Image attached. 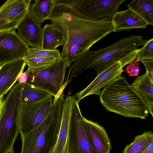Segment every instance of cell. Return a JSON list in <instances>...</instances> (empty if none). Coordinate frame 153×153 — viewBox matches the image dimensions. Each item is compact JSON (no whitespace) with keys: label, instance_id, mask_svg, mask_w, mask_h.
Listing matches in <instances>:
<instances>
[{"label":"cell","instance_id":"1","mask_svg":"<svg viewBox=\"0 0 153 153\" xmlns=\"http://www.w3.org/2000/svg\"><path fill=\"white\" fill-rule=\"evenodd\" d=\"M48 19L65 35L60 57L67 58L70 65L114 29L111 17L96 21L89 20L75 9L63 6L54 7Z\"/></svg>","mask_w":153,"mask_h":153},{"label":"cell","instance_id":"2","mask_svg":"<svg viewBox=\"0 0 153 153\" xmlns=\"http://www.w3.org/2000/svg\"><path fill=\"white\" fill-rule=\"evenodd\" d=\"M147 40L142 35L133 34L122 37L111 45L99 50L87 51L79 56L70 67L69 74L71 78L80 74L90 68L99 74L118 61L123 67L133 63L136 59L140 48Z\"/></svg>","mask_w":153,"mask_h":153},{"label":"cell","instance_id":"3","mask_svg":"<svg viewBox=\"0 0 153 153\" xmlns=\"http://www.w3.org/2000/svg\"><path fill=\"white\" fill-rule=\"evenodd\" d=\"M100 99L106 110L125 117L145 119L149 114L146 102L124 76L117 78L104 87Z\"/></svg>","mask_w":153,"mask_h":153},{"label":"cell","instance_id":"4","mask_svg":"<svg viewBox=\"0 0 153 153\" xmlns=\"http://www.w3.org/2000/svg\"><path fill=\"white\" fill-rule=\"evenodd\" d=\"M64 99L62 95L58 96L43 122L27 135L21 137V153H51L60 131Z\"/></svg>","mask_w":153,"mask_h":153},{"label":"cell","instance_id":"5","mask_svg":"<svg viewBox=\"0 0 153 153\" xmlns=\"http://www.w3.org/2000/svg\"><path fill=\"white\" fill-rule=\"evenodd\" d=\"M22 88L17 83L10 90L2 104L0 116V148L13 147L19 133V116Z\"/></svg>","mask_w":153,"mask_h":153},{"label":"cell","instance_id":"6","mask_svg":"<svg viewBox=\"0 0 153 153\" xmlns=\"http://www.w3.org/2000/svg\"><path fill=\"white\" fill-rule=\"evenodd\" d=\"M67 58L60 57L52 65L37 68H28L26 71L27 84L56 97L63 85L68 68Z\"/></svg>","mask_w":153,"mask_h":153},{"label":"cell","instance_id":"7","mask_svg":"<svg viewBox=\"0 0 153 153\" xmlns=\"http://www.w3.org/2000/svg\"><path fill=\"white\" fill-rule=\"evenodd\" d=\"M78 102L74 98L71 110L66 153H97L87 137Z\"/></svg>","mask_w":153,"mask_h":153},{"label":"cell","instance_id":"8","mask_svg":"<svg viewBox=\"0 0 153 153\" xmlns=\"http://www.w3.org/2000/svg\"><path fill=\"white\" fill-rule=\"evenodd\" d=\"M53 102L52 97L33 104L22 103L19 116L21 137L27 135L43 122L51 111Z\"/></svg>","mask_w":153,"mask_h":153},{"label":"cell","instance_id":"9","mask_svg":"<svg viewBox=\"0 0 153 153\" xmlns=\"http://www.w3.org/2000/svg\"><path fill=\"white\" fill-rule=\"evenodd\" d=\"M31 0H8L0 7V33L15 31L27 12Z\"/></svg>","mask_w":153,"mask_h":153},{"label":"cell","instance_id":"10","mask_svg":"<svg viewBox=\"0 0 153 153\" xmlns=\"http://www.w3.org/2000/svg\"><path fill=\"white\" fill-rule=\"evenodd\" d=\"M126 0H82L75 10L84 18L98 20L111 17Z\"/></svg>","mask_w":153,"mask_h":153},{"label":"cell","instance_id":"11","mask_svg":"<svg viewBox=\"0 0 153 153\" xmlns=\"http://www.w3.org/2000/svg\"><path fill=\"white\" fill-rule=\"evenodd\" d=\"M29 50V46L15 31L0 33V67L23 58Z\"/></svg>","mask_w":153,"mask_h":153},{"label":"cell","instance_id":"12","mask_svg":"<svg viewBox=\"0 0 153 153\" xmlns=\"http://www.w3.org/2000/svg\"><path fill=\"white\" fill-rule=\"evenodd\" d=\"M123 72V67L120 61L116 62L112 65L97 74L95 79L82 91L74 96L78 102L84 97L92 94L100 95V90L105 87L109 82L120 76Z\"/></svg>","mask_w":153,"mask_h":153},{"label":"cell","instance_id":"13","mask_svg":"<svg viewBox=\"0 0 153 153\" xmlns=\"http://www.w3.org/2000/svg\"><path fill=\"white\" fill-rule=\"evenodd\" d=\"M41 25L36 22L28 10L17 27V33L31 48L42 49L43 29Z\"/></svg>","mask_w":153,"mask_h":153},{"label":"cell","instance_id":"14","mask_svg":"<svg viewBox=\"0 0 153 153\" xmlns=\"http://www.w3.org/2000/svg\"><path fill=\"white\" fill-rule=\"evenodd\" d=\"M82 119L86 134L92 147L97 153H109L111 143L104 128L83 117Z\"/></svg>","mask_w":153,"mask_h":153},{"label":"cell","instance_id":"15","mask_svg":"<svg viewBox=\"0 0 153 153\" xmlns=\"http://www.w3.org/2000/svg\"><path fill=\"white\" fill-rule=\"evenodd\" d=\"M26 65L22 59L5 63L0 67V97L10 90L23 72Z\"/></svg>","mask_w":153,"mask_h":153},{"label":"cell","instance_id":"16","mask_svg":"<svg viewBox=\"0 0 153 153\" xmlns=\"http://www.w3.org/2000/svg\"><path fill=\"white\" fill-rule=\"evenodd\" d=\"M114 32L130 31L137 28L145 29L148 25L146 22L130 9L117 11L112 16Z\"/></svg>","mask_w":153,"mask_h":153},{"label":"cell","instance_id":"17","mask_svg":"<svg viewBox=\"0 0 153 153\" xmlns=\"http://www.w3.org/2000/svg\"><path fill=\"white\" fill-rule=\"evenodd\" d=\"M74 99L69 96L64 99L61 123L57 140L51 153H66L71 108Z\"/></svg>","mask_w":153,"mask_h":153},{"label":"cell","instance_id":"18","mask_svg":"<svg viewBox=\"0 0 153 153\" xmlns=\"http://www.w3.org/2000/svg\"><path fill=\"white\" fill-rule=\"evenodd\" d=\"M42 29V49L55 50L58 46L64 45L65 35L57 26L52 23L47 24Z\"/></svg>","mask_w":153,"mask_h":153},{"label":"cell","instance_id":"19","mask_svg":"<svg viewBox=\"0 0 153 153\" xmlns=\"http://www.w3.org/2000/svg\"><path fill=\"white\" fill-rule=\"evenodd\" d=\"M147 105L149 113L153 116V83L146 72L138 76L131 85Z\"/></svg>","mask_w":153,"mask_h":153},{"label":"cell","instance_id":"20","mask_svg":"<svg viewBox=\"0 0 153 153\" xmlns=\"http://www.w3.org/2000/svg\"><path fill=\"white\" fill-rule=\"evenodd\" d=\"M54 7L53 0H35L28 10L36 22L41 25L50 17Z\"/></svg>","mask_w":153,"mask_h":153},{"label":"cell","instance_id":"21","mask_svg":"<svg viewBox=\"0 0 153 153\" xmlns=\"http://www.w3.org/2000/svg\"><path fill=\"white\" fill-rule=\"evenodd\" d=\"M127 6L142 18L148 25H153V0H133Z\"/></svg>","mask_w":153,"mask_h":153},{"label":"cell","instance_id":"22","mask_svg":"<svg viewBox=\"0 0 153 153\" xmlns=\"http://www.w3.org/2000/svg\"><path fill=\"white\" fill-rule=\"evenodd\" d=\"M22 103L28 105L43 101L53 97L49 93L36 88L27 83L21 84Z\"/></svg>","mask_w":153,"mask_h":153},{"label":"cell","instance_id":"23","mask_svg":"<svg viewBox=\"0 0 153 153\" xmlns=\"http://www.w3.org/2000/svg\"><path fill=\"white\" fill-rule=\"evenodd\" d=\"M152 142V132L145 131L143 134L136 136L133 141L126 146L123 153H142Z\"/></svg>","mask_w":153,"mask_h":153},{"label":"cell","instance_id":"24","mask_svg":"<svg viewBox=\"0 0 153 153\" xmlns=\"http://www.w3.org/2000/svg\"><path fill=\"white\" fill-rule=\"evenodd\" d=\"M60 55L59 51L57 49L49 50L31 48H29L28 53L23 58H40L56 60Z\"/></svg>","mask_w":153,"mask_h":153},{"label":"cell","instance_id":"25","mask_svg":"<svg viewBox=\"0 0 153 153\" xmlns=\"http://www.w3.org/2000/svg\"><path fill=\"white\" fill-rule=\"evenodd\" d=\"M139 61L144 60H153V38L147 40L140 49L137 57Z\"/></svg>","mask_w":153,"mask_h":153},{"label":"cell","instance_id":"26","mask_svg":"<svg viewBox=\"0 0 153 153\" xmlns=\"http://www.w3.org/2000/svg\"><path fill=\"white\" fill-rule=\"evenodd\" d=\"M29 68H37L52 65L56 60L40 58L22 59Z\"/></svg>","mask_w":153,"mask_h":153},{"label":"cell","instance_id":"27","mask_svg":"<svg viewBox=\"0 0 153 153\" xmlns=\"http://www.w3.org/2000/svg\"><path fill=\"white\" fill-rule=\"evenodd\" d=\"M82 0H53L54 7L63 6L76 10Z\"/></svg>","mask_w":153,"mask_h":153},{"label":"cell","instance_id":"28","mask_svg":"<svg viewBox=\"0 0 153 153\" xmlns=\"http://www.w3.org/2000/svg\"><path fill=\"white\" fill-rule=\"evenodd\" d=\"M139 62L136 59L134 62L127 66L123 72H126L129 76H137L140 71Z\"/></svg>","mask_w":153,"mask_h":153},{"label":"cell","instance_id":"29","mask_svg":"<svg viewBox=\"0 0 153 153\" xmlns=\"http://www.w3.org/2000/svg\"><path fill=\"white\" fill-rule=\"evenodd\" d=\"M140 62L145 66L146 72L153 83V60H141Z\"/></svg>","mask_w":153,"mask_h":153},{"label":"cell","instance_id":"30","mask_svg":"<svg viewBox=\"0 0 153 153\" xmlns=\"http://www.w3.org/2000/svg\"><path fill=\"white\" fill-rule=\"evenodd\" d=\"M18 83L22 84L27 82V75L26 71L23 72L18 77Z\"/></svg>","mask_w":153,"mask_h":153},{"label":"cell","instance_id":"31","mask_svg":"<svg viewBox=\"0 0 153 153\" xmlns=\"http://www.w3.org/2000/svg\"><path fill=\"white\" fill-rule=\"evenodd\" d=\"M142 153H153V142L150 144Z\"/></svg>","mask_w":153,"mask_h":153},{"label":"cell","instance_id":"32","mask_svg":"<svg viewBox=\"0 0 153 153\" xmlns=\"http://www.w3.org/2000/svg\"><path fill=\"white\" fill-rule=\"evenodd\" d=\"M4 100V96L0 97V116L1 111L3 102Z\"/></svg>","mask_w":153,"mask_h":153},{"label":"cell","instance_id":"33","mask_svg":"<svg viewBox=\"0 0 153 153\" xmlns=\"http://www.w3.org/2000/svg\"><path fill=\"white\" fill-rule=\"evenodd\" d=\"M5 153H14V150L12 148L7 151Z\"/></svg>","mask_w":153,"mask_h":153}]
</instances>
